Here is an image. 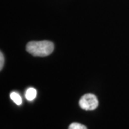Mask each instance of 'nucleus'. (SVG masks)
<instances>
[{"label":"nucleus","mask_w":129,"mask_h":129,"mask_svg":"<svg viewBox=\"0 0 129 129\" xmlns=\"http://www.w3.org/2000/svg\"><path fill=\"white\" fill-rule=\"evenodd\" d=\"M53 42L48 40L29 42L26 50L29 54L35 57H46L50 55L54 50Z\"/></svg>","instance_id":"f257e3e1"},{"label":"nucleus","mask_w":129,"mask_h":129,"mask_svg":"<svg viewBox=\"0 0 129 129\" xmlns=\"http://www.w3.org/2000/svg\"><path fill=\"white\" fill-rule=\"evenodd\" d=\"M79 106L85 111H93L98 106V101L95 95L88 93L80 99Z\"/></svg>","instance_id":"f03ea898"},{"label":"nucleus","mask_w":129,"mask_h":129,"mask_svg":"<svg viewBox=\"0 0 129 129\" xmlns=\"http://www.w3.org/2000/svg\"><path fill=\"white\" fill-rule=\"evenodd\" d=\"M37 96V90L33 88H29L25 92V98L29 101H33Z\"/></svg>","instance_id":"7ed1b4c3"},{"label":"nucleus","mask_w":129,"mask_h":129,"mask_svg":"<svg viewBox=\"0 0 129 129\" xmlns=\"http://www.w3.org/2000/svg\"><path fill=\"white\" fill-rule=\"evenodd\" d=\"M10 98L12 100V101L14 102L15 104H17V106H20L22 103V98L20 96V95L18 94L16 92H12L10 93Z\"/></svg>","instance_id":"20e7f679"},{"label":"nucleus","mask_w":129,"mask_h":129,"mask_svg":"<svg viewBox=\"0 0 129 129\" xmlns=\"http://www.w3.org/2000/svg\"><path fill=\"white\" fill-rule=\"evenodd\" d=\"M68 129H88L85 125L79 123H73L70 125Z\"/></svg>","instance_id":"39448f33"},{"label":"nucleus","mask_w":129,"mask_h":129,"mask_svg":"<svg viewBox=\"0 0 129 129\" xmlns=\"http://www.w3.org/2000/svg\"><path fill=\"white\" fill-rule=\"evenodd\" d=\"M0 61H1V62H0V69L2 70V68H3V65H4V56H3V54H2V52H1V54H0Z\"/></svg>","instance_id":"423d86ee"}]
</instances>
